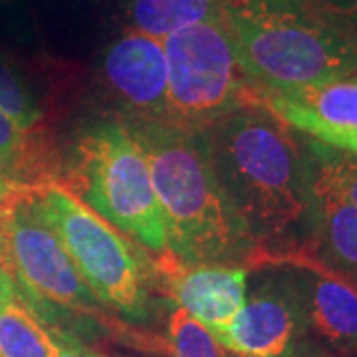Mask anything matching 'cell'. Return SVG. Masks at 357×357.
<instances>
[{"label": "cell", "instance_id": "obj_1", "mask_svg": "<svg viewBox=\"0 0 357 357\" xmlns=\"http://www.w3.org/2000/svg\"><path fill=\"white\" fill-rule=\"evenodd\" d=\"M199 133L230 206L255 243V266L290 264L304 255L314 211L307 143L262 102Z\"/></svg>", "mask_w": 357, "mask_h": 357}, {"label": "cell", "instance_id": "obj_2", "mask_svg": "<svg viewBox=\"0 0 357 357\" xmlns=\"http://www.w3.org/2000/svg\"><path fill=\"white\" fill-rule=\"evenodd\" d=\"M147 159L178 264L255 266L256 246L218 183L203 135L169 121L119 115Z\"/></svg>", "mask_w": 357, "mask_h": 357}, {"label": "cell", "instance_id": "obj_3", "mask_svg": "<svg viewBox=\"0 0 357 357\" xmlns=\"http://www.w3.org/2000/svg\"><path fill=\"white\" fill-rule=\"evenodd\" d=\"M218 20L262 89L292 91L357 76V40L314 0H222Z\"/></svg>", "mask_w": 357, "mask_h": 357}, {"label": "cell", "instance_id": "obj_4", "mask_svg": "<svg viewBox=\"0 0 357 357\" xmlns=\"http://www.w3.org/2000/svg\"><path fill=\"white\" fill-rule=\"evenodd\" d=\"M58 185L131 243L149 250L157 274L178 264L169 250L147 159L119 115L79 131Z\"/></svg>", "mask_w": 357, "mask_h": 357}, {"label": "cell", "instance_id": "obj_5", "mask_svg": "<svg viewBox=\"0 0 357 357\" xmlns=\"http://www.w3.org/2000/svg\"><path fill=\"white\" fill-rule=\"evenodd\" d=\"M32 197L103 306L129 319L145 318L149 278L157 270L143 248L58 183L34 187Z\"/></svg>", "mask_w": 357, "mask_h": 357}, {"label": "cell", "instance_id": "obj_6", "mask_svg": "<svg viewBox=\"0 0 357 357\" xmlns=\"http://www.w3.org/2000/svg\"><path fill=\"white\" fill-rule=\"evenodd\" d=\"M169 123L203 131L225 115L260 102L220 20L189 26L163 38Z\"/></svg>", "mask_w": 357, "mask_h": 357}, {"label": "cell", "instance_id": "obj_7", "mask_svg": "<svg viewBox=\"0 0 357 357\" xmlns=\"http://www.w3.org/2000/svg\"><path fill=\"white\" fill-rule=\"evenodd\" d=\"M0 266L16 282L30 307L36 302L100 314L76 262L26 189L10 206H0Z\"/></svg>", "mask_w": 357, "mask_h": 357}, {"label": "cell", "instance_id": "obj_8", "mask_svg": "<svg viewBox=\"0 0 357 357\" xmlns=\"http://www.w3.org/2000/svg\"><path fill=\"white\" fill-rule=\"evenodd\" d=\"M306 328L296 276L262 284L225 330L213 337L222 349L244 357H290Z\"/></svg>", "mask_w": 357, "mask_h": 357}, {"label": "cell", "instance_id": "obj_9", "mask_svg": "<svg viewBox=\"0 0 357 357\" xmlns=\"http://www.w3.org/2000/svg\"><path fill=\"white\" fill-rule=\"evenodd\" d=\"M102 84L128 117L169 121L163 40L128 30L102 54Z\"/></svg>", "mask_w": 357, "mask_h": 357}, {"label": "cell", "instance_id": "obj_10", "mask_svg": "<svg viewBox=\"0 0 357 357\" xmlns=\"http://www.w3.org/2000/svg\"><path fill=\"white\" fill-rule=\"evenodd\" d=\"M312 157V155H310ZM312 234L288 266L318 264L357 288V206L312 161Z\"/></svg>", "mask_w": 357, "mask_h": 357}, {"label": "cell", "instance_id": "obj_11", "mask_svg": "<svg viewBox=\"0 0 357 357\" xmlns=\"http://www.w3.org/2000/svg\"><path fill=\"white\" fill-rule=\"evenodd\" d=\"M165 292L215 335L246 302L248 270L243 264H173L163 270Z\"/></svg>", "mask_w": 357, "mask_h": 357}, {"label": "cell", "instance_id": "obj_12", "mask_svg": "<svg viewBox=\"0 0 357 357\" xmlns=\"http://www.w3.org/2000/svg\"><path fill=\"white\" fill-rule=\"evenodd\" d=\"M306 326L342 351L357 354V288L318 264L292 266Z\"/></svg>", "mask_w": 357, "mask_h": 357}, {"label": "cell", "instance_id": "obj_13", "mask_svg": "<svg viewBox=\"0 0 357 357\" xmlns=\"http://www.w3.org/2000/svg\"><path fill=\"white\" fill-rule=\"evenodd\" d=\"M260 102L286 126L302 129L312 123L337 129H357V76L316 86L272 91L260 88Z\"/></svg>", "mask_w": 357, "mask_h": 357}, {"label": "cell", "instance_id": "obj_14", "mask_svg": "<svg viewBox=\"0 0 357 357\" xmlns=\"http://www.w3.org/2000/svg\"><path fill=\"white\" fill-rule=\"evenodd\" d=\"M62 157L50 133H26L0 112V175L20 189L58 183Z\"/></svg>", "mask_w": 357, "mask_h": 357}, {"label": "cell", "instance_id": "obj_15", "mask_svg": "<svg viewBox=\"0 0 357 357\" xmlns=\"http://www.w3.org/2000/svg\"><path fill=\"white\" fill-rule=\"evenodd\" d=\"M222 0H129L133 30L163 40L173 32L220 18Z\"/></svg>", "mask_w": 357, "mask_h": 357}, {"label": "cell", "instance_id": "obj_16", "mask_svg": "<svg viewBox=\"0 0 357 357\" xmlns=\"http://www.w3.org/2000/svg\"><path fill=\"white\" fill-rule=\"evenodd\" d=\"M0 357H52V337L22 296L0 304Z\"/></svg>", "mask_w": 357, "mask_h": 357}, {"label": "cell", "instance_id": "obj_17", "mask_svg": "<svg viewBox=\"0 0 357 357\" xmlns=\"http://www.w3.org/2000/svg\"><path fill=\"white\" fill-rule=\"evenodd\" d=\"M0 112L26 133H50L46 115L28 82L0 58Z\"/></svg>", "mask_w": 357, "mask_h": 357}, {"label": "cell", "instance_id": "obj_18", "mask_svg": "<svg viewBox=\"0 0 357 357\" xmlns=\"http://www.w3.org/2000/svg\"><path fill=\"white\" fill-rule=\"evenodd\" d=\"M169 354L173 357H222V347L201 321L177 307L169 318Z\"/></svg>", "mask_w": 357, "mask_h": 357}, {"label": "cell", "instance_id": "obj_19", "mask_svg": "<svg viewBox=\"0 0 357 357\" xmlns=\"http://www.w3.org/2000/svg\"><path fill=\"white\" fill-rule=\"evenodd\" d=\"M310 155L314 165L326 177L332 181L333 185L344 192L345 197L357 206V157L351 153H345L342 149H335L330 145H324L319 141H310Z\"/></svg>", "mask_w": 357, "mask_h": 357}, {"label": "cell", "instance_id": "obj_20", "mask_svg": "<svg viewBox=\"0 0 357 357\" xmlns=\"http://www.w3.org/2000/svg\"><path fill=\"white\" fill-rule=\"evenodd\" d=\"M302 133L310 135L314 141H319L324 145L342 149L345 153H351L357 157V129L326 128V126L312 123V126H306L302 129Z\"/></svg>", "mask_w": 357, "mask_h": 357}, {"label": "cell", "instance_id": "obj_21", "mask_svg": "<svg viewBox=\"0 0 357 357\" xmlns=\"http://www.w3.org/2000/svg\"><path fill=\"white\" fill-rule=\"evenodd\" d=\"M357 40V0H314Z\"/></svg>", "mask_w": 357, "mask_h": 357}, {"label": "cell", "instance_id": "obj_22", "mask_svg": "<svg viewBox=\"0 0 357 357\" xmlns=\"http://www.w3.org/2000/svg\"><path fill=\"white\" fill-rule=\"evenodd\" d=\"M46 328V326H44ZM52 337V357H82L74 345V335L58 330V328H46Z\"/></svg>", "mask_w": 357, "mask_h": 357}, {"label": "cell", "instance_id": "obj_23", "mask_svg": "<svg viewBox=\"0 0 357 357\" xmlns=\"http://www.w3.org/2000/svg\"><path fill=\"white\" fill-rule=\"evenodd\" d=\"M24 191L26 189L16 187L8 178H4L0 175V206H10Z\"/></svg>", "mask_w": 357, "mask_h": 357}, {"label": "cell", "instance_id": "obj_24", "mask_svg": "<svg viewBox=\"0 0 357 357\" xmlns=\"http://www.w3.org/2000/svg\"><path fill=\"white\" fill-rule=\"evenodd\" d=\"M74 345H76V349L79 351V356L82 357H109L105 356V354H100V351H96V349H91L88 345H84L77 337H74Z\"/></svg>", "mask_w": 357, "mask_h": 357}, {"label": "cell", "instance_id": "obj_25", "mask_svg": "<svg viewBox=\"0 0 357 357\" xmlns=\"http://www.w3.org/2000/svg\"><path fill=\"white\" fill-rule=\"evenodd\" d=\"M290 357H330L328 354L319 351V349H310V347H300L298 351H292Z\"/></svg>", "mask_w": 357, "mask_h": 357}, {"label": "cell", "instance_id": "obj_26", "mask_svg": "<svg viewBox=\"0 0 357 357\" xmlns=\"http://www.w3.org/2000/svg\"><path fill=\"white\" fill-rule=\"evenodd\" d=\"M222 357H244V356H238V354H232L229 349H222Z\"/></svg>", "mask_w": 357, "mask_h": 357}, {"label": "cell", "instance_id": "obj_27", "mask_svg": "<svg viewBox=\"0 0 357 357\" xmlns=\"http://www.w3.org/2000/svg\"><path fill=\"white\" fill-rule=\"evenodd\" d=\"M13 0H0V6H6V4H10Z\"/></svg>", "mask_w": 357, "mask_h": 357}]
</instances>
